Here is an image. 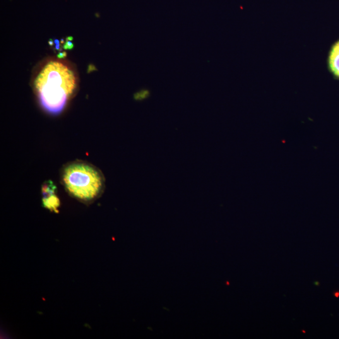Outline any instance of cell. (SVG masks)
<instances>
[{
	"mask_svg": "<svg viewBox=\"0 0 339 339\" xmlns=\"http://www.w3.org/2000/svg\"><path fill=\"white\" fill-rule=\"evenodd\" d=\"M73 39V37H67V40H72Z\"/></svg>",
	"mask_w": 339,
	"mask_h": 339,
	"instance_id": "9c48e42d",
	"label": "cell"
},
{
	"mask_svg": "<svg viewBox=\"0 0 339 339\" xmlns=\"http://www.w3.org/2000/svg\"><path fill=\"white\" fill-rule=\"evenodd\" d=\"M60 178L67 194L83 204H92L105 191L104 175L96 166L85 161L67 163L62 167Z\"/></svg>",
	"mask_w": 339,
	"mask_h": 339,
	"instance_id": "7a4b0ae2",
	"label": "cell"
},
{
	"mask_svg": "<svg viewBox=\"0 0 339 339\" xmlns=\"http://www.w3.org/2000/svg\"><path fill=\"white\" fill-rule=\"evenodd\" d=\"M55 44H56V49L59 50V40H55Z\"/></svg>",
	"mask_w": 339,
	"mask_h": 339,
	"instance_id": "ba28073f",
	"label": "cell"
},
{
	"mask_svg": "<svg viewBox=\"0 0 339 339\" xmlns=\"http://www.w3.org/2000/svg\"><path fill=\"white\" fill-rule=\"evenodd\" d=\"M329 66L334 75L339 78V40L334 44L331 50Z\"/></svg>",
	"mask_w": 339,
	"mask_h": 339,
	"instance_id": "277c9868",
	"label": "cell"
},
{
	"mask_svg": "<svg viewBox=\"0 0 339 339\" xmlns=\"http://www.w3.org/2000/svg\"><path fill=\"white\" fill-rule=\"evenodd\" d=\"M49 44H50V45H52L53 44H54V43H53L52 40V39H51V40H50V41H49Z\"/></svg>",
	"mask_w": 339,
	"mask_h": 339,
	"instance_id": "30bf717a",
	"label": "cell"
},
{
	"mask_svg": "<svg viewBox=\"0 0 339 339\" xmlns=\"http://www.w3.org/2000/svg\"><path fill=\"white\" fill-rule=\"evenodd\" d=\"M56 189V186L51 180L45 182L42 187L43 204L49 210L55 212H57L60 205L59 199L55 194Z\"/></svg>",
	"mask_w": 339,
	"mask_h": 339,
	"instance_id": "3957f363",
	"label": "cell"
},
{
	"mask_svg": "<svg viewBox=\"0 0 339 339\" xmlns=\"http://www.w3.org/2000/svg\"><path fill=\"white\" fill-rule=\"evenodd\" d=\"M150 95V91L148 90H142L138 91V93L134 94V100L141 101L148 98Z\"/></svg>",
	"mask_w": 339,
	"mask_h": 339,
	"instance_id": "5b68a950",
	"label": "cell"
},
{
	"mask_svg": "<svg viewBox=\"0 0 339 339\" xmlns=\"http://www.w3.org/2000/svg\"><path fill=\"white\" fill-rule=\"evenodd\" d=\"M74 47V45L73 43L71 42H67L66 43V44L64 45V48L65 49H73Z\"/></svg>",
	"mask_w": 339,
	"mask_h": 339,
	"instance_id": "8992f818",
	"label": "cell"
},
{
	"mask_svg": "<svg viewBox=\"0 0 339 339\" xmlns=\"http://www.w3.org/2000/svg\"><path fill=\"white\" fill-rule=\"evenodd\" d=\"M77 88L74 70L63 62H47L34 81L33 89L38 103L45 112L58 115L73 98Z\"/></svg>",
	"mask_w": 339,
	"mask_h": 339,
	"instance_id": "6da1fadb",
	"label": "cell"
},
{
	"mask_svg": "<svg viewBox=\"0 0 339 339\" xmlns=\"http://www.w3.org/2000/svg\"><path fill=\"white\" fill-rule=\"evenodd\" d=\"M66 55L67 54L66 52H60L58 55H57V57H58L59 59H64L66 57Z\"/></svg>",
	"mask_w": 339,
	"mask_h": 339,
	"instance_id": "52a82bcc",
	"label": "cell"
}]
</instances>
